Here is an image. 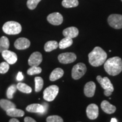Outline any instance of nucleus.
<instances>
[{
	"mask_svg": "<svg viewBox=\"0 0 122 122\" xmlns=\"http://www.w3.org/2000/svg\"><path fill=\"white\" fill-rule=\"evenodd\" d=\"M104 68L108 74L116 76L122 71V60L119 57L110 58L105 61Z\"/></svg>",
	"mask_w": 122,
	"mask_h": 122,
	"instance_id": "f257e3e1",
	"label": "nucleus"
},
{
	"mask_svg": "<svg viewBox=\"0 0 122 122\" xmlns=\"http://www.w3.org/2000/svg\"><path fill=\"white\" fill-rule=\"evenodd\" d=\"M107 54L102 49L96 46L88 55L89 62L92 66L98 67L104 64L107 59Z\"/></svg>",
	"mask_w": 122,
	"mask_h": 122,
	"instance_id": "f03ea898",
	"label": "nucleus"
},
{
	"mask_svg": "<svg viewBox=\"0 0 122 122\" xmlns=\"http://www.w3.org/2000/svg\"><path fill=\"white\" fill-rule=\"evenodd\" d=\"M2 30L7 35H17L22 31V26L19 23L9 21L4 24Z\"/></svg>",
	"mask_w": 122,
	"mask_h": 122,
	"instance_id": "7ed1b4c3",
	"label": "nucleus"
},
{
	"mask_svg": "<svg viewBox=\"0 0 122 122\" xmlns=\"http://www.w3.org/2000/svg\"><path fill=\"white\" fill-rule=\"evenodd\" d=\"M97 80L102 88L105 90V95L107 97L110 96L112 94L114 89L113 85L111 84L110 79L107 77H102L101 76L98 75L97 76Z\"/></svg>",
	"mask_w": 122,
	"mask_h": 122,
	"instance_id": "20e7f679",
	"label": "nucleus"
},
{
	"mask_svg": "<svg viewBox=\"0 0 122 122\" xmlns=\"http://www.w3.org/2000/svg\"><path fill=\"white\" fill-rule=\"evenodd\" d=\"M59 92V87L57 85H52L47 87L44 90V99L47 101H53L56 98Z\"/></svg>",
	"mask_w": 122,
	"mask_h": 122,
	"instance_id": "39448f33",
	"label": "nucleus"
},
{
	"mask_svg": "<svg viewBox=\"0 0 122 122\" xmlns=\"http://www.w3.org/2000/svg\"><path fill=\"white\" fill-rule=\"evenodd\" d=\"M86 71V67L84 63H79L73 67L72 77L75 80L80 79L84 75Z\"/></svg>",
	"mask_w": 122,
	"mask_h": 122,
	"instance_id": "423d86ee",
	"label": "nucleus"
},
{
	"mask_svg": "<svg viewBox=\"0 0 122 122\" xmlns=\"http://www.w3.org/2000/svg\"><path fill=\"white\" fill-rule=\"evenodd\" d=\"M107 21L109 25L112 28H122V15L111 14L108 18Z\"/></svg>",
	"mask_w": 122,
	"mask_h": 122,
	"instance_id": "0eeeda50",
	"label": "nucleus"
},
{
	"mask_svg": "<svg viewBox=\"0 0 122 122\" xmlns=\"http://www.w3.org/2000/svg\"><path fill=\"white\" fill-rule=\"evenodd\" d=\"M59 62L63 64L71 63L75 61L76 56L74 53H64L59 54L58 57Z\"/></svg>",
	"mask_w": 122,
	"mask_h": 122,
	"instance_id": "6e6552de",
	"label": "nucleus"
},
{
	"mask_svg": "<svg viewBox=\"0 0 122 122\" xmlns=\"http://www.w3.org/2000/svg\"><path fill=\"white\" fill-rule=\"evenodd\" d=\"M86 115L91 120H94L97 118L99 114L98 107L94 103H92L88 105L86 110Z\"/></svg>",
	"mask_w": 122,
	"mask_h": 122,
	"instance_id": "1a4fd4ad",
	"label": "nucleus"
},
{
	"mask_svg": "<svg viewBox=\"0 0 122 122\" xmlns=\"http://www.w3.org/2000/svg\"><path fill=\"white\" fill-rule=\"evenodd\" d=\"M2 56L7 63L9 65H13L18 60V57L16 53L9 50H4L2 53Z\"/></svg>",
	"mask_w": 122,
	"mask_h": 122,
	"instance_id": "9d476101",
	"label": "nucleus"
},
{
	"mask_svg": "<svg viewBox=\"0 0 122 122\" xmlns=\"http://www.w3.org/2000/svg\"><path fill=\"white\" fill-rule=\"evenodd\" d=\"M42 54L39 51H36L30 55L28 59V63L30 67L39 66V65L42 62Z\"/></svg>",
	"mask_w": 122,
	"mask_h": 122,
	"instance_id": "9b49d317",
	"label": "nucleus"
},
{
	"mask_svg": "<svg viewBox=\"0 0 122 122\" xmlns=\"http://www.w3.org/2000/svg\"><path fill=\"white\" fill-rule=\"evenodd\" d=\"M47 20L51 24L54 25H59L62 23L63 21V16L59 13H53L49 14L47 17Z\"/></svg>",
	"mask_w": 122,
	"mask_h": 122,
	"instance_id": "f8f14e48",
	"label": "nucleus"
},
{
	"mask_svg": "<svg viewBox=\"0 0 122 122\" xmlns=\"http://www.w3.org/2000/svg\"><path fill=\"white\" fill-rule=\"evenodd\" d=\"M30 45V42L28 39L24 37L19 38L15 41L14 46L16 49L24 50L28 48Z\"/></svg>",
	"mask_w": 122,
	"mask_h": 122,
	"instance_id": "ddd939ff",
	"label": "nucleus"
},
{
	"mask_svg": "<svg viewBox=\"0 0 122 122\" xmlns=\"http://www.w3.org/2000/svg\"><path fill=\"white\" fill-rule=\"evenodd\" d=\"M96 86L93 81H89L85 85L84 92L85 95L88 97H93L95 93Z\"/></svg>",
	"mask_w": 122,
	"mask_h": 122,
	"instance_id": "4468645a",
	"label": "nucleus"
},
{
	"mask_svg": "<svg viewBox=\"0 0 122 122\" xmlns=\"http://www.w3.org/2000/svg\"><path fill=\"white\" fill-rule=\"evenodd\" d=\"M26 110L30 112L43 114L45 112V109L43 105L39 103H33L28 105L26 107Z\"/></svg>",
	"mask_w": 122,
	"mask_h": 122,
	"instance_id": "2eb2a0df",
	"label": "nucleus"
},
{
	"mask_svg": "<svg viewBox=\"0 0 122 122\" xmlns=\"http://www.w3.org/2000/svg\"><path fill=\"white\" fill-rule=\"evenodd\" d=\"M63 35L66 37L73 39V38H75L78 36L79 30L76 27H68L63 30Z\"/></svg>",
	"mask_w": 122,
	"mask_h": 122,
	"instance_id": "dca6fc26",
	"label": "nucleus"
},
{
	"mask_svg": "<svg viewBox=\"0 0 122 122\" xmlns=\"http://www.w3.org/2000/svg\"><path fill=\"white\" fill-rule=\"evenodd\" d=\"M101 107L105 113L108 114H113L116 111V107L111 105L106 100H104L102 102L101 104Z\"/></svg>",
	"mask_w": 122,
	"mask_h": 122,
	"instance_id": "f3484780",
	"label": "nucleus"
},
{
	"mask_svg": "<svg viewBox=\"0 0 122 122\" xmlns=\"http://www.w3.org/2000/svg\"><path fill=\"white\" fill-rule=\"evenodd\" d=\"M64 71L61 68H55L50 75L49 79L51 81H54L61 78L63 76Z\"/></svg>",
	"mask_w": 122,
	"mask_h": 122,
	"instance_id": "a211bd4d",
	"label": "nucleus"
},
{
	"mask_svg": "<svg viewBox=\"0 0 122 122\" xmlns=\"http://www.w3.org/2000/svg\"><path fill=\"white\" fill-rule=\"evenodd\" d=\"M6 114L11 117H22L24 115V112L22 110L16 109V107L12 108L6 111Z\"/></svg>",
	"mask_w": 122,
	"mask_h": 122,
	"instance_id": "6ab92c4d",
	"label": "nucleus"
},
{
	"mask_svg": "<svg viewBox=\"0 0 122 122\" xmlns=\"http://www.w3.org/2000/svg\"><path fill=\"white\" fill-rule=\"evenodd\" d=\"M0 106L6 111L9 109L16 107V105L14 103L10 101L5 100V99H1L0 100Z\"/></svg>",
	"mask_w": 122,
	"mask_h": 122,
	"instance_id": "aec40b11",
	"label": "nucleus"
},
{
	"mask_svg": "<svg viewBox=\"0 0 122 122\" xmlns=\"http://www.w3.org/2000/svg\"><path fill=\"white\" fill-rule=\"evenodd\" d=\"M59 46V44L56 41H49L44 45V50L46 52H50L56 49Z\"/></svg>",
	"mask_w": 122,
	"mask_h": 122,
	"instance_id": "412c9836",
	"label": "nucleus"
},
{
	"mask_svg": "<svg viewBox=\"0 0 122 122\" xmlns=\"http://www.w3.org/2000/svg\"><path fill=\"white\" fill-rule=\"evenodd\" d=\"M10 46V42L8 38L5 36H2L0 39V53L4 50H8Z\"/></svg>",
	"mask_w": 122,
	"mask_h": 122,
	"instance_id": "4be33fe9",
	"label": "nucleus"
},
{
	"mask_svg": "<svg viewBox=\"0 0 122 122\" xmlns=\"http://www.w3.org/2000/svg\"><path fill=\"white\" fill-rule=\"evenodd\" d=\"M72 39H70V38L65 37L64 39H62V40L59 42L58 47H59V48L61 49H64L70 47V46L72 45Z\"/></svg>",
	"mask_w": 122,
	"mask_h": 122,
	"instance_id": "5701e85b",
	"label": "nucleus"
},
{
	"mask_svg": "<svg viewBox=\"0 0 122 122\" xmlns=\"http://www.w3.org/2000/svg\"><path fill=\"white\" fill-rule=\"evenodd\" d=\"M16 88L20 91L21 92L24 93H30L32 92V88L27 85L26 84L23 83H19L16 85Z\"/></svg>",
	"mask_w": 122,
	"mask_h": 122,
	"instance_id": "b1692460",
	"label": "nucleus"
},
{
	"mask_svg": "<svg viewBox=\"0 0 122 122\" xmlns=\"http://www.w3.org/2000/svg\"><path fill=\"white\" fill-rule=\"evenodd\" d=\"M62 6L65 8H71L78 6V0H63L62 2Z\"/></svg>",
	"mask_w": 122,
	"mask_h": 122,
	"instance_id": "393cba45",
	"label": "nucleus"
},
{
	"mask_svg": "<svg viewBox=\"0 0 122 122\" xmlns=\"http://www.w3.org/2000/svg\"><path fill=\"white\" fill-rule=\"evenodd\" d=\"M35 91L36 92H39L41 91L43 88L44 85V80L42 77H36L35 78Z\"/></svg>",
	"mask_w": 122,
	"mask_h": 122,
	"instance_id": "a878e982",
	"label": "nucleus"
},
{
	"mask_svg": "<svg viewBox=\"0 0 122 122\" xmlns=\"http://www.w3.org/2000/svg\"><path fill=\"white\" fill-rule=\"evenodd\" d=\"M16 85L15 84H13L10 85L8 88L6 92V95L7 97L9 99H12L14 97V94L15 93V92L16 91Z\"/></svg>",
	"mask_w": 122,
	"mask_h": 122,
	"instance_id": "bb28decb",
	"label": "nucleus"
},
{
	"mask_svg": "<svg viewBox=\"0 0 122 122\" xmlns=\"http://www.w3.org/2000/svg\"><path fill=\"white\" fill-rule=\"evenodd\" d=\"M41 68L39 66H32L27 70V74L29 75H33L39 74L41 72Z\"/></svg>",
	"mask_w": 122,
	"mask_h": 122,
	"instance_id": "cd10ccee",
	"label": "nucleus"
},
{
	"mask_svg": "<svg viewBox=\"0 0 122 122\" xmlns=\"http://www.w3.org/2000/svg\"><path fill=\"white\" fill-rule=\"evenodd\" d=\"M41 1V0H28L27 2V7L30 10H34Z\"/></svg>",
	"mask_w": 122,
	"mask_h": 122,
	"instance_id": "c85d7f7f",
	"label": "nucleus"
},
{
	"mask_svg": "<svg viewBox=\"0 0 122 122\" xmlns=\"http://www.w3.org/2000/svg\"><path fill=\"white\" fill-rule=\"evenodd\" d=\"M46 122H63V120L59 116L51 115L46 118Z\"/></svg>",
	"mask_w": 122,
	"mask_h": 122,
	"instance_id": "c756f323",
	"label": "nucleus"
},
{
	"mask_svg": "<svg viewBox=\"0 0 122 122\" xmlns=\"http://www.w3.org/2000/svg\"><path fill=\"white\" fill-rule=\"evenodd\" d=\"M9 64L6 62H3L0 63V74H5L9 71Z\"/></svg>",
	"mask_w": 122,
	"mask_h": 122,
	"instance_id": "7c9ffc66",
	"label": "nucleus"
},
{
	"mask_svg": "<svg viewBox=\"0 0 122 122\" xmlns=\"http://www.w3.org/2000/svg\"><path fill=\"white\" fill-rule=\"evenodd\" d=\"M23 78L24 76L23 75L22 72L19 71L17 75V76H16V79H17V80L18 81H22L23 79Z\"/></svg>",
	"mask_w": 122,
	"mask_h": 122,
	"instance_id": "2f4dec72",
	"label": "nucleus"
},
{
	"mask_svg": "<svg viewBox=\"0 0 122 122\" xmlns=\"http://www.w3.org/2000/svg\"><path fill=\"white\" fill-rule=\"evenodd\" d=\"M24 122H36V120L33 119V118H30V117H25L24 118Z\"/></svg>",
	"mask_w": 122,
	"mask_h": 122,
	"instance_id": "473e14b6",
	"label": "nucleus"
},
{
	"mask_svg": "<svg viewBox=\"0 0 122 122\" xmlns=\"http://www.w3.org/2000/svg\"><path fill=\"white\" fill-rule=\"evenodd\" d=\"M9 122H20L18 119H16L13 118V119H11L9 120Z\"/></svg>",
	"mask_w": 122,
	"mask_h": 122,
	"instance_id": "72a5a7b5",
	"label": "nucleus"
},
{
	"mask_svg": "<svg viewBox=\"0 0 122 122\" xmlns=\"http://www.w3.org/2000/svg\"><path fill=\"white\" fill-rule=\"evenodd\" d=\"M111 122H118V121H117V119L113 118L111 119Z\"/></svg>",
	"mask_w": 122,
	"mask_h": 122,
	"instance_id": "f704fd0d",
	"label": "nucleus"
},
{
	"mask_svg": "<svg viewBox=\"0 0 122 122\" xmlns=\"http://www.w3.org/2000/svg\"><path fill=\"white\" fill-rule=\"evenodd\" d=\"M121 1H122V0H121Z\"/></svg>",
	"mask_w": 122,
	"mask_h": 122,
	"instance_id": "c9c22d12",
	"label": "nucleus"
}]
</instances>
